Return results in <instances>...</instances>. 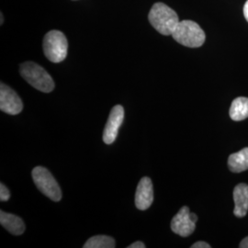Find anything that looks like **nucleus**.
I'll return each mask as SVG.
<instances>
[{"label":"nucleus","mask_w":248,"mask_h":248,"mask_svg":"<svg viewBox=\"0 0 248 248\" xmlns=\"http://www.w3.org/2000/svg\"><path fill=\"white\" fill-rule=\"evenodd\" d=\"M153 202H154L153 183L149 177H142L136 189L135 206L138 210L145 211L150 207Z\"/></svg>","instance_id":"obj_9"},{"label":"nucleus","mask_w":248,"mask_h":248,"mask_svg":"<svg viewBox=\"0 0 248 248\" xmlns=\"http://www.w3.org/2000/svg\"><path fill=\"white\" fill-rule=\"evenodd\" d=\"M19 72L21 77L31 86L42 92L50 93L55 87L52 77L44 67L37 64L36 62H26L21 63L19 66Z\"/></svg>","instance_id":"obj_2"},{"label":"nucleus","mask_w":248,"mask_h":248,"mask_svg":"<svg viewBox=\"0 0 248 248\" xmlns=\"http://www.w3.org/2000/svg\"><path fill=\"white\" fill-rule=\"evenodd\" d=\"M44 52L46 58L53 62H61L66 58L68 42L60 31H49L44 39Z\"/></svg>","instance_id":"obj_4"},{"label":"nucleus","mask_w":248,"mask_h":248,"mask_svg":"<svg viewBox=\"0 0 248 248\" xmlns=\"http://www.w3.org/2000/svg\"><path fill=\"white\" fill-rule=\"evenodd\" d=\"M10 198V191L7 186L3 183L0 184V201L1 202H8Z\"/></svg>","instance_id":"obj_15"},{"label":"nucleus","mask_w":248,"mask_h":248,"mask_svg":"<svg viewBox=\"0 0 248 248\" xmlns=\"http://www.w3.org/2000/svg\"><path fill=\"white\" fill-rule=\"evenodd\" d=\"M233 201L234 215L238 218L246 216L248 212V185L242 183L234 187Z\"/></svg>","instance_id":"obj_10"},{"label":"nucleus","mask_w":248,"mask_h":248,"mask_svg":"<svg viewBox=\"0 0 248 248\" xmlns=\"http://www.w3.org/2000/svg\"><path fill=\"white\" fill-rule=\"evenodd\" d=\"M31 175L36 186L43 194L53 202H59L62 199L61 188L48 169L44 167H36Z\"/></svg>","instance_id":"obj_5"},{"label":"nucleus","mask_w":248,"mask_h":248,"mask_svg":"<svg viewBox=\"0 0 248 248\" xmlns=\"http://www.w3.org/2000/svg\"><path fill=\"white\" fill-rule=\"evenodd\" d=\"M198 217L189 212L188 207H182L171 221V230L182 237L190 235L196 228Z\"/></svg>","instance_id":"obj_6"},{"label":"nucleus","mask_w":248,"mask_h":248,"mask_svg":"<svg viewBox=\"0 0 248 248\" xmlns=\"http://www.w3.org/2000/svg\"><path fill=\"white\" fill-rule=\"evenodd\" d=\"M231 119L235 122L244 121L248 118V98H236L231 104L229 111Z\"/></svg>","instance_id":"obj_13"},{"label":"nucleus","mask_w":248,"mask_h":248,"mask_svg":"<svg viewBox=\"0 0 248 248\" xmlns=\"http://www.w3.org/2000/svg\"><path fill=\"white\" fill-rule=\"evenodd\" d=\"M239 247L241 248H248V237H246L240 243Z\"/></svg>","instance_id":"obj_18"},{"label":"nucleus","mask_w":248,"mask_h":248,"mask_svg":"<svg viewBox=\"0 0 248 248\" xmlns=\"http://www.w3.org/2000/svg\"><path fill=\"white\" fill-rule=\"evenodd\" d=\"M0 109L10 115H17L23 109V103L18 94L4 83L0 85Z\"/></svg>","instance_id":"obj_7"},{"label":"nucleus","mask_w":248,"mask_h":248,"mask_svg":"<svg viewBox=\"0 0 248 248\" xmlns=\"http://www.w3.org/2000/svg\"><path fill=\"white\" fill-rule=\"evenodd\" d=\"M172 37L180 45L189 48H198L205 43V32L201 26L192 20L179 21Z\"/></svg>","instance_id":"obj_3"},{"label":"nucleus","mask_w":248,"mask_h":248,"mask_svg":"<svg viewBox=\"0 0 248 248\" xmlns=\"http://www.w3.org/2000/svg\"><path fill=\"white\" fill-rule=\"evenodd\" d=\"M124 107L121 105L113 107L109 113L103 132V141L106 144H111L115 142L119 133V129L124 123Z\"/></svg>","instance_id":"obj_8"},{"label":"nucleus","mask_w":248,"mask_h":248,"mask_svg":"<svg viewBox=\"0 0 248 248\" xmlns=\"http://www.w3.org/2000/svg\"><path fill=\"white\" fill-rule=\"evenodd\" d=\"M191 248H211V246L209 244H207L206 242H197L194 245L191 246Z\"/></svg>","instance_id":"obj_16"},{"label":"nucleus","mask_w":248,"mask_h":248,"mask_svg":"<svg viewBox=\"0 0 248 248\" xmlns=\"http://www.w3.org/2000/svg\"><path fill=\"white\" fill-rule=\"evenodd\" d=\"M148 18L151 25L155 29V31L165 36L172 35L179 22L176 11L161 2L153 5Z\"/></svg>","instance_id":"obj_1"},{"label":"nucleus","mask_w":248,"mask_h":248,"mask_svg":"<svg viewBox=\"0 0 248 248\" xmlns=\"http://www.w3.org/2000/svg\"><path fill=\"white\" fill-rule=\"evenodd\" d=\"M0 17H1V21H0V24L2 25L3 24V22H4V15H3V13L1 12V14H0Z\"/></svg>","instance_id":"obj_20"},{"label":"nucleus","mask_w":248,"mask_h":248,"mask_svg":"<svg viewBox=\"0 0 248 248\" xmlns=\"http://www.w3.org/2000/svg\"><path fill=\"white\" fill-rule=\"evenodd\" d=\"M115 240L108 235H95L89 238L84 245V248H114Z\"/></svg>","instance_id":"obj_14"},{"label":"nucleus","mask_w":248,"mask_h":248,"mask_svg":"<svg viewBox=\"0 0 248 248\" xmlns=\"http://www.w3.org/2000/svg\"><path fill=\"white\" fill-rule=\"evenodd\" d=\"M244 16H245V18L248 20V0L244 6Z\"/></svg>","instance_id":"obj_19"},{"label":"nucleus","mask_w":248,"mask_h":248,"mask_svg":"<svg viewBox=\"0 0 248 248\" xmlns=\"http://www.w3.org/2000/svg\"><path fill=\"white\" fill-rule=\"evenodd\" d=\"M228 166L231 171L240 173L248 169V147L232 154L228 158Z\"/></svg>","instance_id":"obj_12"},{"label":"nucleus","mask_w":248,"mask_h":248,"mask_svg":"<svg viewBox=\"0 0 248 248\" xmlns=\"http://www.w3.org/2000/svg\"><path fill=\"white\" fill-rule=\"evenodd\" d=\"M0 223L13 235H20L25 232V223L22 219L11 213L1 211Z\"/></svg>","instance_id":"obj_11"},{"label":"nucleus","mask_w":248,"mask_h":248,"mask_svg":"<svg viewBox=\"0 0 248 248\" xmlns=\"http://www.w3.org/2000/svg\"><path fill=\"white\" fill-rule=\"evenodd\" d=\"M128 248H145V245L141 241H137V242H134L132 245H130Z\"/></svg>","instance_id":"obj_17"}]
</instances>
